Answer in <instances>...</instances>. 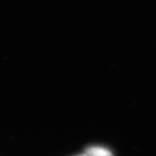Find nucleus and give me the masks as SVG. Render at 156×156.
I'll return each instance as SVG.
<instances>
[{
	"mask_svg": "<svg viewBox=\"0 0 156 156\" xmlns=\"http://www.w3.org/2000/svg\"><path fill=\"white\" fill-rule=\"evenodd\" d=\"M87 156H113V153L108 148L102 146H89L85 150Z\"/></svg>",
	"mask_w": 156,
	"mask_h": 156,
	"instance_id": "1",
	"label": "nucleus"
},
{
	"mask_svg": "<svg viewBox=\"0 0 156 156\" xmlns=\"http://www.w3.org/2000/svg\"><path fill=\"white\" fill-rule=\"evenodd\" d=\"M78 156H87V154H82V155H78Z\"/></svg>",
	"mask_w": 156,
	"mask_h": 156,
	"instance_id": "2",
	"label": "nucleus"
}]
</instances>
